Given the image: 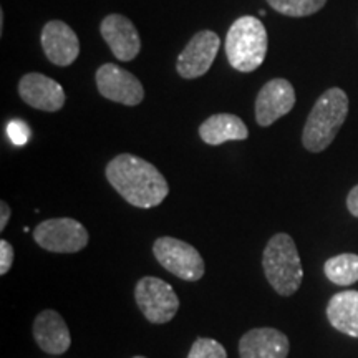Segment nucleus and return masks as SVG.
Segmentation results:
<instances>
[{
    "label": "nucleus",
    "mask_w": 358,
    "mask_h": 358,
    "mask_svg": "<svg viewBox=\"0 0 358 358\" xmlns=\"http://www.w3.org/2000/svg\"><path fill=\"white\" fill-rule=\"evenodd\" d=\"M105 173L113 189L134 208H156L169 194L166 178L158 168L134 155H118L106 164Z\"/></svg>",
    "instance_id": "f257e3e1"
},
{
    "label": "nucleus",
    "mask_w": 358,
    "mask_h": 358,
    "mask_svg": "<svg viewBox=\"0 0 358 358\" xmlns=\"http://www.w3.org/2000/svg\"><path fill=\"white\" fill-rule=\"evenodd\" d=\"M348 115V96L342 88H330L315 101L302 133V145L320 153L332 145Z\"/></svg>",
    "instance_id": "f03ea898"
},
{
    "label": "nucleus",
    "mask_w": 358,
    "mask_h": 358,
    "mask_svg": "<svg viewBox=\"0 0 358 358\" xmlns=\"http://www.w3.org/2000/svg\"><path fill=\"white\" fill-rule=\"evenodd\" d=\"M262 268L271 287L282 297H290L301 289L303 271L292 237L280 232L268 239L262 254Z\"/></svg>",
    "instance_id": "7ed1b4c3"
},
{
    "label": "nucleus",
    "mask_w": 358,
    "mask_h": 358,
    "mask_svg": "<svg viewBox=\"0 0 358 358\" xmlns=\"http://www.w3.org/2000/svg\"><path fill=\"white\" fill-rule=\"evenodd\" d=\"M267 30L256 17L244 15L231 25L226 37V55L232 69L243 73L257 70L267 55Z\"/></svg>",
    "instance_id": "20e7f679"
},
{
    "label": "nucleus",
    "mask_w": 358,
    "mask_h": 358,
    "mask_svg": "<svg viewBox=\"0 0 358 358\" xmlns=\"http://www.w3.org/2000/svg\"><path fill=\"white\" fill-rule=\"evenodd\" d=\"M153 254L159 266L186 282H198L206 272L204 259L198 249L176 237H159L153 244Z\"/></svg>",
    "instance_id": "39448f33"
},
{
    "label": "nucleus",
    "mask_w": 358,
    "mask_h": 358,
    "mask_svg": "<svg viewBox=\"0 0 358 358\" xmlns=\"http://www.w3.org/2000/svg\"><path fill=\"white\" fill-rule=\"evenodd\" d=\"M34 241L48 252L75 254L87 248L90 234L77 219L55 217L47 219L35 227Z\"/></svg>",
    "instance_id": "423d86ee"
},
{
    "label": "nucleus",
    "mask_w": 358,
    "mask_h": 358,
    "mask_svg": "<svg viewBox=\"0 0 358 358\" xmlns=\"http://www.w3.org/2000/svg\"><path fill=\"white\" fill-rule=\"evenodd\" d=\"M134 301L151 324H168L179 310V297L168 282L146 275L134 287Z\"/></svg>",
    "instance_id": "0eeeda50"
},
{
    "label": "nucleus",
    "mask_w": 358,
    "mask_h": 358,
    "mask_svg": "<svg viewBox=\"0 0 358 358\" xmlns=\"http://www.w3.org/2000/svg\"><path fill=\"white\" fill-rule=\"evenodd\" d=\"M96 87L101 96L127 106L140 105L145 98V88L140 80L113 64H105L98 69Z\"/></svg>",
    "instance_id": "6e6552de"
},
{
    "label": "nucleus",
    "mask_w": 358,
    "mask_h": 358,
    "mask_svg": "<svg viewBox=\"0 0 358 358\" xmlns=\"http://www.w3.org/2000/svg\"><path fill=\"white\" fill-rule=\"evenodd\" d=\"M219 45L221 40L211 30H201L196 34L178 57L176 70L179 77L194 80L208 73L219 52Z\"/></svg>",
    "instance_id": "1a4fd4ad"
},
{
    "label": "nucleus",
    "mask_w": 358,
    "mask_h": 358,
    "mask_svg": "<svg viewBox=\"0 0 358 358\" xmlns=\"http://www.w3.org/2000/svg\"><path fill=\"white\" fill-rule=\"evenodd\" d=\"M295 105V90L284 78L267 82L259 92L256 100V122L261 127H271L285 116Z\"/></svg>",
    "instance_id": "9d476101"
},
{
    "label": "nucleus",
    "mask_w": 358,
    "mask_h": 358,
    "mask_svg": "<svg viewBox=\"0 0 358 358\" xmlns=\"http://www.w3.org/2000/svg\"><path fill=\"white\" fill-rule=\"evenodd\" d=\"M100 32L118 60L131 62L141 50L140 34L128 17L120 13L106 15L100 25Z\"/></svg>",
    "instance_id": "9b49d317"
},
{
    "label": "nucleus",
    "mask_w": 358,
    "mask_h": 358,
    "mask_svg": "<svg viewBox=\"0 0 358 358\" xmlns=\"http://www.w3.org/2000/svg\"><path fill=\"white\" fill-rule=\"evenodd\" d=\"M42 47L48 60L58 66L71 65L80 53L77 34L62 20H52L43 27Z\"/></svg>",
    "instance_id": "f8f14e48"
},
{
    "label": "nucleus",
    "mask_w": 358,
    "mask_h": 358,
    "mask_svg": "<svg viewBox=\"0 0 358 358\" xmlns=\"http://www.w3.org/2000/svg\"><path fill=\"white\" fill-rule=\"evenodd\" d=\"M20 98L27 105L42 111H58L65 105V92L60 83L42 73H27L19 83Z\"/></svg>",
    "instance_id": "ddd939ff"
},
{
    "label": "nucleus",
    "mask_w": 358,
    "mask_h": 358,
    "mask_svg": "<svg viewBox=\"0 0 358 358\" xmlns=\"http://www.w3.org/2000/svg\"><path fill=\"white\" fill-rule=\"evenodd\" d=\"M289 350L287 335L271 327L250 329L239 340L241 358H287Z\"/></svg>",
    "instance_id": "4468645a"
},
{
    "label": "nucleus",
    "mask_w": 358,
    "mask_h": 358,
    "mask_svg": "<svg viewBox=\"0 0 358 358\" xmlns=\"http://www.w3.org/2000/svg\"><path fill=\"white\" fill-rule=\"evenodd\" d=\"M34 338L48 355H62L71 345V334L69 325L57 310L47 308L42 310L34 320Z\"/></svg>",
    "instance_id": "2eb2a0df"
},
{
    "label": "nucleus",
    "mask_w": 358,
    "mask_h": 358,
    "mask_svg": "<svg viewBox=\"0 0 358 358\" xmlns=\"http://www.w3.org/2000/svg\"><path fill=\"white\" fill-rule=\"evenodd\" d=\"M199 136L206 145L219 146L226 141H244L249 138V129L239 116L217 113L209 116L199 127Z\"/></svg>",
    "instance_id": "dca6fc26"
},
{
    "label": "nucleus",
    "mask_w": 358,
    "mask_h": 358,
    "mask_svg": "<svg viewBox=\"0 0 358 358\" xmlns=\"http://www.w3.org/2000/svg\"><path fill=\"white\" fill-rule=\"evenodd\" d=\"M327 319L335 330L358 338V290L335 294L327 306Z\"/></svg>",
    "instance_id": "f3484780"
},
{
    "label": "nucleus",
    "mask_w": 358,
    "mask_h": 358,
    "mask_svg": "<svg viewBox=\"0 0 358 358\" xmlns=\"http://www.w3.org/2000/svg\"><path fill=\"white\" fill-rule=\"evenodd\" d=\"M324 272L327 279L337 285H352L358 282V256L357 254H340L325 262Z\"/></svg>",
    "instance_id": "a211bd4d"
},
{
    "label": "nucleus",
    "mask_w": 358,
    "mask_h": 358,
    "mask_svg": "<svg viewBox=\"0 0 358 358\" xmlns=\"http://www.w3.org/2000/svg\"><path fill=\"white\" fill-rule=\"evenodd\" d=\"M275 12L287 17H308L324 8L327 0H267Z\"/></svg>",
    "instance_id": "6ab92c4d"
},
{
    "label": "nucleus",
    "mask_w": 358,
    "mask_h": 358,
    "mask_svg": "<svg viewBox=\"0 0 358 358\" xmlns=\"http://www.w3.org/2000/svg\"><path fill=\"white\" fill-rule=\"evenodd\" d=\"M187 358H227V352L222 343L213 338L199 337L194 340Z\"/></svg>",
    "instance_id": "aec40b11"
},
{
    "label": "nucleus",
    "mask_w": 358,
    "mask_h": 358,
    "mask_svg": "<svg viewBox=\"0 0 358 358\" xmlns=\"http://www.w3.org/2000/svg\"><path fill=\"white\" fill-rule=\"evenodd\" d=\"M7 134L15 146H24L30 140V128L20 120H13L7 124Z\"/></svg>",
    "instance_id": "412c9836"
},
{
    "label": "nucleus",
    "mask_w": 358,
    "mask_h": 358,
    "mask_svg": "<svg viewBox=\"0 0 358 358\" xmlns=\"http://www.w3.org/2000/svg\"><path fill=\"white\" fill-rule=\"evenodd\" d=\"M13 257H15V250L12 244L6 239L0 241V275H7V272L12 268Z\"/></svg>",
    "instance_id": "4be33fe9"
},
{
    "label": "nucleus",
    "mask_w": 358,
    "mask_h": 358,
    "mask_svg": "<svg viewBox=\"0 0 358 358\" xmlns=\"http://www.w3.org/2000/svg\"><path fill=\"white\" fill-rule=\"evenodd\" d=\"M347 208H348V211L352 213V216L358 217V185L353 187L350 192H348Z\"/></svg>",
    "instance_id": "5701e85b"
},
{
    "label": "nucleus",
    "mask_w": 358,
    "mask_h": 358,
    "mask_svg": "<svg viewBox=\"0 0 358 358\" xmlns=\"http://www.w3.org/2000/svg\"><path fill=\"white\" fill-rule=\"evenodd\" d=\"M8 219H10V206L6 201L0 203V231H3L7 227Z\"/></svg>",
    "instance_id": "b1692460"
},
{
    "label": "nucleus",
    "mask_w": 358,
    "mask_h": 358,
    "mask_svg": "<svg viewBox=\"0 0 358 358\" xmlns=\"http://www.w3.org/2000/svg\"><path fill=\"white\" fill-rule=\"evenodd\" d=\"M133 358H146V357H141V355H138V357H133Z\"/></svg>",
    "instance_id": "393cba45"
}]
</instances>
